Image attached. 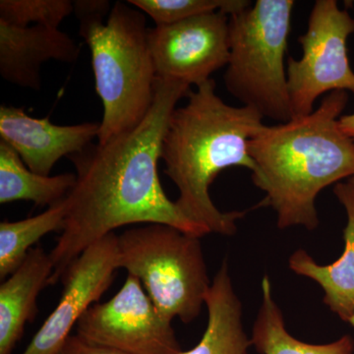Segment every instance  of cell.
Here are the masks:
<instances>
[{
	"label": "cell",
	"instance_id": "cell-1",
	"mask_svg": "<svg viewBox=\"0 0 354 354\" xmlns=\"http://www.w3.org/2000/svg\"><path fill=\"white\" fill-rule=\"evenodd\" d=\"M190 92L187 84L157 77L152 108L138 127L70 156L76 183L65 199L64 230L50 253V285L88 246L124 225L162 223L194 236L209 234L167 198L158 174L171 114Z\"/></svg>",
	"mask_w": 354,
	"mask_h": 354
},
{
	"label": "cell",
	"instance_id": "cell-2",
	"mask_svg": "<svg viewBox=\"0 0 354 354\" xmlns=\"http://www.w3.org/2000/svg\"><path fill=\"white\" fill-rule=\"evenodd\" d=\"M348 102V92L335 91L313 113L265 124L249 142L252 180L266 193L256 207H271L281 230H315L319 193L354 176V142L339 124Z\"/></svg>",
	"mask_w": 354,
	"mask_h": 354
},
{
	"label": "cell",
	"instance_id": "cell-3",
	"mask_svg": "<svg viewBox=\"0 0 354 354\" xmlns=\"http://www.w3.org/2000/svg\"><path fill=\"white\" fill-rule=\"evenodd\" d=\"M187 104L171 114L162 147L165 174L176 184V204L188 220L208 234H235L246 212H221L209 187L221 171L243 167L255 171L249 142L265 127L247 106L227 104L216 94L213 79L189 93Z\"/></svg>",
	"mask_w": 354,
	"mask_h": 354
},
{
	"label": "cell",
	"instance_id": "cell-4",
	"mask_svg": "<svg viewBox=\"0 0 354 354\" xmlns=\"http://www.w3.org/2000/svg\"><path fill=\"white\" fill-rule=\"evenodd\" d=\"M80 35L92 57L95 90L104 104L97 143L131 131L152 108L157 80L146 18L118 1L104 19H84Z\"/></svg>",
	"mask_w": 354,
	"mask_h": 354
},
{
	"label": "cell",
	"instance_id": "cell-5",
	"mask_svg": "<svg viewBox=\"0 0 354 354\" xmlns=\"http://www.w3.org/2000/svg\"><path fill=\"white\" fill-rule=\"evenodd\" d=\"M293 0H257L230 16V59L223 81L228 93L263 118L292 120L286 53Z\"/></svg>",
	"mask_w": 354,
	"mask_h": 354
},
{
	"label": "cell",
	"instance_id": "cell-6",
	"mask_svg": "<svg viewBox=\"0 0 354 354\" xmlns=\"http://www.w3.org/2000/svg\"><path fill=\"white\" fill-rule=\"evenodd\" d=\"M201 237L162 223L118 235V265L138 279L167 320L188 324L199 316L211 288Z\"/></svg>",
	"mask_w": 354,
	"mask_h": 354
},
{
	"label": "cell",
	"instance_id": "cell-7",
	"mask_svg": "<svg viewBox=\"0 0 354 354\" xmlns=\"http://www.w3.org/2000/svg\"><path fill=\"white\" fill-rule=\"evenodd\" d=\"M353 32L354 18L335 0H317L308 29L298 38L302 57H290L286 62L292 118L313 113L317 99L326 93L354 94V72L348 55V39Z\"/></svg>",
	"mask_w": 354,
	"mask_h": 354
},
{
	"label": "cell",
	"instance_id": "cell-8",
	"mask_svg": "<svg viewBox=\"0 0 354 354\" xmlns=\"http://www.w3.org/2000/svg\"><path fill=\"white\" fill-rule=\"evenodd\" d=\"M76 332L86 341L127 354L183 353L171 321L160 313L132 274L109 301L87 310Z\"/></svg>",
	"mask_w": 354,
	"mask_h": 354
},
{
	"label": "cell",
	"instance_id": "cell-9",
	"mask_svg": "<svg viewBox=\"0 0 354 354\" xmlns=\"http://www.w3.org/2000/svg\"><path fill=\"white\" fill-rule=\"evenodd\" d=\"M157 77L196 87L230 59V16L215 11L148 32Z\"/></svg>",
	"mask_w": 354,
	"mask_h": 354
},
{
	"label": "cell",
	"instance_id": "cell-10",
	"mask_svg": "<svg viewBox=\"0 0 354 354\" xmlns=\"http://www.w3.org/2000/svg\"><path fill=\"white\" fill-rule=\"evenodd\" d=\"M118 269V235L113 232L65 270L59 302L22 354H57L81 317L109 290Z\"/></svg>",
	"mask_w": 354,
	"mask_h": 354
},
{
	"label": "cell",
	"instance_id": "cell-11",
	"mask_svg": "<svg viewBox=\"0 0 354 354\" xmlns=\"http://www.w3.org/2000/svg\"><path fill=\"white\" fill-rule=\"evenodd\" d=\"M100 131V123L85 122L62 127L50 118H34L24 109L12 106L0 108V137L22 158L28 169L50 176L60 158L87 148Z\"/></svg>",
	"mask_w": 354,
	"mask_h": 354
},
{
	"label": "cell",
	"instance_id": "cell-12",
	"mask_svg": "<svg viewBox=\"0 0 354 354\" xmlns=\"http://www.w3.org/2000/svg\"><path fill=\"white\" fill-rule=\"evenodd\" d=\"M79 53V46L59 29L21 28L0 21V75L13 85L39 91L41 64L50 60L73 64Z\"/></svg>",
	"mask_w": 354,
	"mask_h": 354
},
{
	"label": "cell",
	"instance_id": "cell-13",
	"mask_svg": "<svg viewBox=\"0 0 354 354\" xmlns=\"http://www.w3.org/2000/svg\"><path fill=\"white\" fill-rule=\"evenodd\" d=\"M334 193L348 216L341 258L333 264L319 265L299 249L290 256L288 266L295 274L319 283L325 292L324 304L342 321L349 323L354 314V186L349 183L335 184Z\"/></svg>",
	"mask_w": 354,
	"mask_h": 354
},
{
	"label": "cell",
	"instance_id": "cell-14",
	"mask_svg": "<svg viewBox=\"0 0 354 354\" xmlns=\"http://www.w3.org/2000/svg\"><path fill=\"white\" fill-rule=\"evenodd\" d=\"M53 264L41 247L32 248L22 265L0 286V354H11L25 325L38 313L37 298L50 285Z\"/></svg>",
	"mask_w": 354,
	"mask_h": 354
},
{
	"label": "cell",
	"instance_id": "cell-15",
	"mask_svg": "<svg viewBox=\"0 0 354 354\" xmlns=\"http://www.w3.org/2000/svg\"><path fill=\"white\" fill-rule=\"evenodd\" d=\"M208 323L196 346L181 354H248L252 346L244 330L242 304L223 260L206 297Z\"/></svg>",
	"mask_w": 354,
	"mask_h": 354
},
{
	"label": "cell",
	"instance_id": "cell-16",
	"mask_svg": "<svg viewBox=\"0 0 354 354\" xmlns=\"http://www.w3.org/2000/svg\"><path fill=\"white\" fill-rule=\"evenodd\" d=\"M76 183V174L44 176L25 167L20 156L0 140V204L31 201L53 206L64 201Z\"/></svg>",
	"mask_w": 354,
	"mask_h": 354
},
{
	"label": "cell",
	"instance_id": "cell-17",
	"mask_svg": "<svg viewBox=\"0 0 354 354\" xmlns=\"http://www.w3.org/2000/svg\"><path fill=\"white\" fill-rule=\"evenodd\" d=\"M251 342L260 354H354V339L349 335L325 344H308L292 337L272 297L267 276L262 279V304L254 323Z\"/></svg>",
	"mask_w": 354,
	"mask_h": 354
},
{
	"label": "cell",
	"instance_id": "cell-18",
	"mask_svg": "<svg viewBox=\"0 0 354 354\" xmlns=\"http://www.w3.org/2000/svg\"><path fill=\"white\" fill-rule=\"evenodd\" d=\"M65 199L38 216L0 223V279L2 281L22 265L32 245L41 237L51 232L64 230L67 214Z\"/></svg>",
	"mask_w": 354,
	"mask_h": 354
},
{
	"label": "cell",
	"instance_id": "cell-19",
	"mask_svg": "<svg viewBox=\"0 0 354 354\" xmlns=\"http://www.w3.org/2000/svg\"><path fill=\"white\" fill-rule=\"evenodd\" d=\"M127 2L150 16L156 26L176 24L215 11L230 16L251 6L248 0H129Z\"/></svg>",
	"mask_w": 354,
	"mask_h": 354
},
{
	"label": "cell",
	"instance_id": "cell-20",
	"mask_svg": "<svg viewBox=\"0 0 354 354\" xmlns=\"http://www.w3.org/2000/svg\"><path fill=\"white\" fill-rule=\"evenodd\" d=\"M69 0H1L0 21L16 27L44 26L58 29L62 21L73 13Z\"/></svg>",
	"mask_w": 354,
	"mask_h": 354
},
{
	"label": "cell",
	"instance_id": "cell-21",
	"mask_svg": "<svg viewBox=\"0 0 354 354\" xmlns=\"http://www.w3.org/2000/svg\"><path fill=\"white\" fill-rule=\"evenodd\" d=\"M57 354H127L118 349L109 348L86 341L78 335H70Z\"/></svg>",
	"mask_w": 354,
	"mask_h": 354
},
{
	"label": "cell",
	"instance_id": "cell-22",
	"mask_svg": "<svg viewBox=\"0 0 354 354\" xmlns=\"http://www.w3.org/2000/svg\"><path fill=\"white\" fill-rule=\"evenodd\" d=\"M339 124L342 131L354 142V113L342 114Z\"/></svg>",
	"mask_w": 354,
	"mask_h": 354
},
{
	"label": "cell",
	"instance_id": "cell-23",
	"mask_svg": "<svg viewBox=\"0 0 354 354\" xmlns=\"http://www.w3.org/2000/svg\"><path fill=\"white\" fill-rule=\"evenodd\" d=\"M349 324H351V325H353L354 328V314L353 316L351 317V321H349Z\"/></svg>",
	"mask_w": 354,
	"mask_h": 354
},
{
	"label": "cell",
	"instance_id": "cell-24",
	"mask_svg": "<svg viewBox=\"0 0 354 354\" xmlns=\"http://www.w3.org/2000/svg\"><path fill=\"white\" fill-rule=\"evenodd\" d=\"M348 183L353 184V185L354 186V176L351 177V178H349Z\"/></svg>",
	"mask_w": 354,
	"mask_h": 354
}]
</instances>
